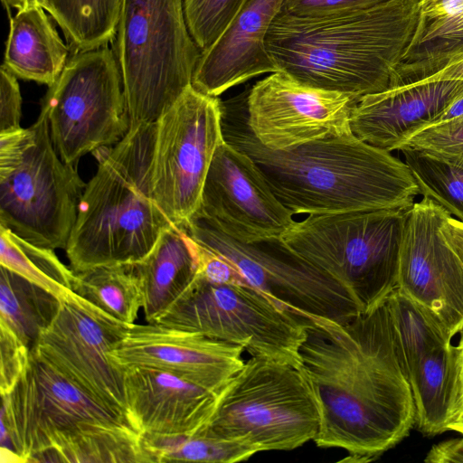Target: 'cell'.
Here are the masks:
<instances>
[{
    "label": "cell",
    "instance_id": "obj_11",
    "mask_svg": "<svg viewBox=\"0 0 463 463\" xmlns=\"http://www.w3.org/2000/svg\"><path fill=\"white\" fill-rule=\"evenodd\" d=\"M61 159L77 165L80 157L119 142L130 127L116 55L107 45L74 52L43 99Z\"/></svg>",
    "mask_w": 463,
    "mask_h": 463
},
{
    "label": "cell",
    "instance_id": "obj_16",
    "mask_svg": "<svg viewBox=\"0 0 463 463\" xmlns=\"http://www.w3.org/2000/svg\"><path fill=\"white\" fill-rule=\"evenodd\" d=\"M449 216L429 198L413 203L406 218L396 289L452 339L463 330V263L441 232Z\"/></svg>",
    "mask_w": 463,
    "mask_h": 463
},
{
    "label": "cell",
    "instance_id": "obj_28",
    "mask_svg": "<svg viewBox=\"0 0 463 463\" xmlns=\"http://www.w3.org/2000/svg\"><path fill=\"white\" fill-rule=\"evenodd\" d=\"M452 344L427 354L409 374L415 405V426L424 435L445 432L451 386Z\"/></svg>",
    "mask_w": 463,
    "mask_h": 463
},
{
    "label": "cell",
    "instance_id": "obj_32",
    "mask_svg": "<svg viewBox=\"0 0 463 463\" xmlns=\"http://www.w3.org/2000/svg\"><path fill=\"white\" fill-rule=\"evenodd\" d=\"M400 151L420 194L463 222V167L410 147H402Z\"/></svg>",
    "mask_w": 463,
    "mask_h": 463
},
{
    "label": "cell",
    "instance_id": "obj_21",
    "mask_svg": "<svg viewBox=\"0 0 463 463\" xmlns=\"http://www.w3.org/2000/svg\"><path fill=\"white\" fill-rule=\"evenodd\" d=\"M124 369L130 419L142 435H188L210 421L217 392L169 372L145 367Z\"/></svg>",
    "mask_w": 463,
    "mask_h": 463
},
{
    "label": "cell",
    "instance_id": "obj_44",
    "mask_svg": "<svg viewBox=\"0 0 463 463\" xmlns=\"http://www.w3.org/2000/svg\"><path fill=\"white\" fill-rule=\"evenodd\" d=\"M1 1L9 15H10V11L12 8H15V9H17V11H19V10H22L26 7L25 0H1Z\"/></svg>",
    "mask_w": 463,
    "mask_h": 463
},
{
    "label": "cell",
    "instance_id": "obj_35",
    "mask_svg": "<svg viewBox=\"0 0 463 463\" xmlns=\"http://www.w3.org/2000/svg\"><path fill=\"white\" fill-rule=\"evenodd\" d=\"M0 391L10 393L26 372L31 348L6 325L0 322Z\"/></svg>",
    "mask_w": 463,
    "mask_h": 463
},
{
    "label": "cell",
    "instance_id": "obj_23",
    "mask_svg": "<svg viewBox=\"0 0 463 463\" xmlns=\"http://www.w3.org/2000/svg\"><path fill=\"white\" fill-rule=\"evenodd\" d=\"M45 11L31 6L10 16L3 66L17 78L50 87L63 71L71 48Z\"/></svg>",
    "mask_w": 463,
    "mask_h": 463
},
{
    "label": "cell",
    "instance_id": "obj_14",
    "mask_svg": "<svg viewBox=\"0 0 463 463\" xmlns=\"http://www.w3.org/2000/svg\"><path fill=\"white\" fill-rule=\"evenodd\" d=\"M60 301L54 319L41 333L31 352L132 423L125 369L110 354L131 325L114 318L73 291Z\"/></svg>",
    "mask_w": 463,
    "mask_h": 463
},
{
    "label": "cell",
    "instance_id": "obj_40",
    "mask_svg": "<svg viewBox=\"0 0 463 463\" xmlns=\"http://www.w3.org/2000/svg\"><path fill=\"white\" fill-rule=\"evenodd\" d=\"M424 461L428 463H463V437L447 439L433 445Z\"/></svg>",
    "mask_w": 463,
    "mask_h": 463
},
{
    "label": "cell",
    "instance_id": "obj_38",
    "mask_svg": "<svg viewBox=\"0 0 463 463\" xmlns=\"http://www.w3.org/2000/svg\"><path fill=\"white\" fill-rule=\"evenodd\" d=\"M22 96L15 77L3 65L0 69V134L22 128Z\"/></svg>",
    "mask_w": 463,
    "mask_h": 463
},
{
    "label": "cell",
    "instance_id": "obj_5",
    "mask_svg": "<svg viewBox=\"0 0 463 463\" xmlns=\"http://www.w3.org/2000/svg\"><path fill=\"white\" fill-rule=\"evenodd\" d=\"M156 133V122L130 125L113 147L93 152L98 170L83 190L65 249L74 273L139 262L173 224L152 190Z\"/></svg>",
    "mask_w": 463,
    "mask_h": 463
},
{
    "label": "cell",
    "instance_id": "obj_9",
    "mask_svg": "<svg viewBox=\"0 0 463 463\" xmlns=\"http://www.w3.org/2000/svg\"><path fill=\"white\" fill-rule=\"evenodd\" d=\"M319 422L317 400L299 368L251 356L218 393L206 426L258 453L314 441Z\"/></svg>",
    "mask_w": 463,
    "mask_h": 463
},
{
    "label": "cell",
    "instance_id": "obj_34",
    "mask_svg": "<svg viewBox=\"0 0 463 463\" xmlns=\"http://www.w3.org/2000/svg\"><path fill=\"white\" fill-rule=\"evenodd\" d=\"M463 167V117L431 125L411 135L402 145Z\"/></svg>",
    "mask_w": 463,
    "mask_h": 463
},
{
    "label": "cell",
    "instance_id": "obj_36",
    "mask_svg": "<svg viewBox=\"0 0 463 463\" xmlns=\"http://www.w3.org/2000/svg\"><path fill=\"white\" fill-rule=\"evenodd\" d=\"M198 279L217 285L251 287L235 265L223 255L198 243Z\"/></svg>",
    "mask_w": 463,
    "mask_h": 463
},
{
    "label": "cell",
    "instance_id": "obj_29",
    "mask_svg": "<svg viewBox=\"0 0 463 463\" xmlns=\"http://www.w3.org/2000/svg\"><path fill=\"white\" fill-rule=\"evenodd\" d=\"M0 263L59 298L72 291L75 273L52 249L35 245L0 225Z\"/></svg>",
    "mask_w": 463,
    "mask_h": 463
},
{
    "label": "cell",
    "instance_id": "obj_30",
    "mask_svg": "<svg viewBox=\"0 0 463 463\" xmlns=\"http://www.w3.org/2000/svg\"><path fill=\"white\" fill-rule=\"evenodd\" d=\"M153 462L235 463L257 452L238 441L213 433L207 426L188 435H143Z\"/></svg>",
    "mask_w": 463,
    "mask_h": 463
},
{
    "label": "cell",
    "instance_id": "obj_45",
    "mask_svg": "<svg viewBox=\"0 0 463 463\" xmlns=\"http://www.w3.org/2000/svg\"><path fill=\"white\" fill-rule=\"evenodd\" d=\"M25 3H26V7L41 6L43 8H44L46 0H25Z\"/></svg>",
    "mask_w": 463,
    "mask_h": 463
},
{
    "label": "cell",
    "instance_id": "obj_8",
    "mask_svg": "<svg viewBox=\"0 0 463 463\" xmlns=\"http://www.w3.org/2000/svg\"><path fill=\"white\" fill-rule=\"evenodd\" d=\"M85 186L76 166L59 156L43 111L30 128L0 134V225L65 250Z\"/></svg>",
    "mask_w": 463,
    "mask_h": 463
},
{
    "label": "cell",
    "instance_id": "obj_2",
    "mask_svg": "<svg viewBox=\"0 0 463 463\" xmlns=\"http://www.w3.org/2000/svg\"><path fill=\"white\" fill-rule=\"evenodd\" d=\"M222 124L225 141L253 160L293 215L408 209L420 194L405 162L353 133L268 148L248 126L245 97L222 101Z\"/></svg>",
    "mask_w": 463,
    "mask_h": 463
},
{
    "label": "cell",
    "instance_id": "obj_37",
    "mask_svg": "<svg viewBox=\"0 0 463 463\" xmlns=\"http://www.w3.org/2000/svg\"><path fill=\"white\" fill-rule=\"evenodd\" d=\"M389 0H285L282 11L287 14L317 17L364 9Z\"/></svg>",
    "mask_w": 463,
    "mask_h": 463
},
{
    "label": "cell",
    "instance_id": "obj_13",
    "mask_svg": "<svg viewBox=\"0 0 463 463\" xmlns=\"http://www.w3.org/2000/svg\"><path fill=\"white\" fill-rule=\"evenodd\" d=\"M156 123L153 194L168 220L184 226L200 207L213 155L224 141L222 100L191 85Z\"/></svg>",
    "mask_w": 463,
    "mask_h": 463
},
{
    "label": "cell",
    "instance_id": "obj_41",
    "mask_svg": "<svg viewBox=\"0 0 463 463\" xmlns=\"http://www.w3.org/2000/svg\"><path fill=\"white\" fill-rule=\"evenodd\" d=\"M441 232L463 263V222L449 216L443 222Z\"/></svg>",
    "mask_w": 463,
    "mask_h": 463
},
{
    "label": "cell",
    "instance_id": "obj_22",
    "mask_svg": "<svg viewBox=\"0 0 463 463\" xmlns=\"http://www.w3.org/2000/svg\"><path fill=\"white\" fill-rule=\"evenodd\" d=\"M134 266L141 282L146 321L156 323L196 279L197 243L184 227L171 224Z\"/></svg>",
    "mask_w": 463,
    "mask_h": 463
},
{
    "label": "cell",
    "instance_id": "obj_25",
    "mask_svg": "<svg viewBox=\"0 0 463 463\" xmlns=\"http://www.w3.org/2000/svg\"><path fill=\"white\" fill-rule=\"evenodd\" d=\"M60 298L13 270L0 268V322L30 348L54 319Z\"/></svg>",
    "mask_w": 463,
    "mask_h": 463
},
{
    "label": "cell",
    "instance_id": "obj_43",
    "mask_svg": "<svg viewBox=\"0 0 463 463\" xmlns=\"http://www.w3.org/2000/svg\"><path fill=\"white\" fill-rule=\"evenodd\" d=\"M463 117V93L455 99L430 125H436L453 118ZM429 127V126H428Z\"/></svg>",
    "mask_w": 463,
    "mask_h": 463
},
{
    "label": "cell",
    "instance_id": "obj_26",
    "mask_svg": "<svg viewBox=\"0 0 463 463\" xmlns=\"http://www.w3.org/2000/svg\"><path fill=\"white\" fill-rule=\"evenodd\" d=\"M72 291L128 325L135 324L143 307L141 282L134 263L98 266L75 273Z\"/></svg>",
    "mask_w": 463,
    "mask_h": 463
},
{
    "label": "cell",
    "instance_id": "obj_6",
    "mask_svg": "<svg viewBox=\"0 0 463 463\" xmlns=\"http://www.w3.org/2000/svg\"><path fill=\"white\" fill-rule=\"evenodd\" d=\"M411 208L308 214L281 238L338 281L362 313H367L383 305L397 288Z\"/></svg>",
    "mask_w": 463,
    "mask_h": 463
},
{
    "label": "cell",
    "instance_id": "obj_24",
    "mask_svg": "<svg viewBox=\"0 0 463 463\" xmlns=\"http://www.w3.org/2000/svg\"><path fill=\"white\" fill-rule=\"evenodd\" d=\"M438 14L432 18L420 16L390 87L420 81L463 59V0L446 1Z\"/></svg>",
    "mask_w": 463,
    "mask_h": 463
},
{
    "label": "cell",
    "instance_id": "obj_3",
    "mask_svg": "<svg viewBox=\"0 0 463 463\" xmlns=\"http://www.w3.org/2000/svg\"><path fill=\"white\" fill-rule=\"evenodd\" d=\"M420 14V0H389L317 17L281 11L269 27L266 49L277 71L360 99L390 87Z\"/></svg>",
    "mask_w": 463,
    "mask_h": 463
},
{
    "label": "cell",
    "instance_id": "obj_39",
    "mask_svg": "<svg viewBox=\"0 0 463 463\" xmlns=\"http://www.w3.org/2000/svg\"><path fill=\"white\" fill-rule=\"evenodd\" d=\"M453 347L451 386L448 407L446 431H456L463 436V330Z\"/></svg>",
    "mask_w": 463,
    "mask_h": 463
},
{
    "label": "cell",
    "instance_id": "obj_4",
    "mask_svg": "<svg viewBox=\"0 0 463 463\" xmlns=\"http://www.w3.org/2000/svg\"><path fill=\"white\" fill-rule=\"evenodd\" d=\"M1 427L22 462L152 463L143 435L31 352Z\"/></svg>",
    "mask_w": 463,
    "mask_h": 463
},
{
    "label": "cell",
    "instance_id": "obj_33",
    "mask_svg": "<svg viewBox=\"0 0 463 463\" xmlns=\"http://www.w3.org/2000/svg\"><path fill=\"white\" fill-rule=\"evenodd\" d=\"M246 0H183L189 33L201 50L212 47Z\"/></svg>",
    "mask_w": 463,
    "mask_h": 463
},
{
    "label": "cell",
    "instance_id": "obj_19",
    "mask_svg": "<svg viewBox=\"0 0 463 463\" xmlns=\"http://www.w3.org/2000/svg\"><path fill=\"white\" fill-rule=\"evenodd\" d=\"M463 93V80L418 81L361 97L352 110L351 132L376 148L392 152L430 126Z\"/></svg>",
    "mask_w": 463,
    "mask_h": 463
},
{
    "label": "cell",
    "instance_id": "obj_1",
    "mask_svg": "<svg viewBox=\"0 0 463 463\" xmlns=\"http://www.w3.org/2000/svg\"><path fill=\"white\" fill-rule=\"evenodd\" d=\"M300 370L317 400L320 448L371 461L415 426V405L386 302L345 321L302 315Z\"/></svg>",
    "mask_w": 463,
    "mask_h": 463
},
{
    "label": "cell",
    "instance_id": "obj_18",
    "mask_svg": "<svg viewBox=\"0 0 463 463\" xmlns=\"http://www.w3.org/2000/svg\"><path fill=\"white\" fill-rule=\"evenodd\" d=\"M243 351L198 333L146 323L131 325L110 354L123 368L169 372L219 393L244 365Z\"/></svg>",
    "mask_w": 463,
    "mask_h": 463
},
{
    "label": "cell",
    "instance_id": "obj_46",
    "mask_svg": "<svg viewBox=\"0 0 463 463\" xmlns=\"http://www.w3.org/2000/svg\"><path fill=\"white\" fill-rule=\"evenodd\" d=\"M420 2L426 1V0H420Z\"/></svg>",
    "mask_w": 463,
    "mask_h": 463
},
{
    "label": "cell",
    "instance_id": "obj_17",
    "mask_svg": "<svg viewBox=\"0 0 463 463\" xmlns=\"http://www.w3.org/2000/svg\"><path fill=\"white\" fill-rule=\"evenodd\" d=\"M196 213L243 242L282 237L296 222L253 160L225 139L213 155Z\"/></svg>",
    "mask_w": 463,
    "mask_h": 463
},
{
    "label": "cell",
    "instance_id": "obj_27",
    "mask_svg": "<svg viewBox=\"0 0 463 463\" xmlns=\"http://www.w3.org/2000/svg\"><path fill=\"white\" fill-rule=\"evenodd\" d=\"M121 4L122 0H46L44 9L74 53L112 43Z\"/></svg>",
    "mask_w": 463,
    "mask_h": 463
},
{
    "label": "cell",
    "instance_id": "obj_7",
    "mask_svg": "<svg viewBox=\"0 0 463 463\" xmlns=\"http://www.w3.org/2000/svg\"><path fill=\"white\" fill-rule=\"evenodd\" d=\"M112 43L130 125L156 122L192 85L202 52L183 0H122Z\"/></svg>",
    "mask_w": 463,
    "mask_h": 463
},
{
    "label": "cell",
    "instance_id": "obj_42",
    "mask_svg": "<svg viewBox=\"0 0 463 463\" xmlns=\"http://www.w3.org/2000/svg\"><path fill=\"white\" fill-rule=\"evenodd\" d=\"M463 80V59L451 63L420 81Z\"/></svg>",
    "mask_w": 463,
    "mask_h": 463
},
{
    "label": "cell",
    "instance_id": "obj_47",
    "mask_svg": "<svg viewBox=\"0 0 463 463\" xmlns=\"http://www.w3.org/2000/svg\"><path fill=\"white\" fill-rule=\"evenodd\" d=\"M424 2V1H423Z\"/></svg>",
    "mask_w": 463,
    "mask_h": 463
},
{
    "label": "cell",
    "instance_id": "obj_20",
    "mask_svg": "<svg viewBox=\"0 0 463 463\" xmlns=\"http://www.w3.org/2000/svg\"><path fill=\"white\" fill-rule=\"evenodd\" d=\"M285 0H246L222 35L197 61L192 86L218 97L267 72H276L265 40Z\"/></svg>",
    "mask_w": 463,
    "mask_h": 463
},
{
    "label": "cell",
    "instance_id": "obj_10",
    "mask_svg": "<svg viewBox=\"0 0 463 463\" xmlns=\"http://www.w3.org/2000/svg\"><path fill=\"white\" fill-rule=\"evenodd\" d=\"M300 368L307 321L257 288L194 279L156 322Z\"/></svg>",
    "mask_w": 463,
    "mask_h": 463
},
{
    "label": "cell",
    "instance_id": "obj_12",
    "mask_svg": "<svg viewBox=\"0 0 463 463\" xmlns=\"http://www.w3.org/2000/svg\"><path fill=\"white\" fill-rule=\"evenodd\" d=\"M182 227L195 241L230 260L251 287L297 316L345 322L362 313L338 281L295 252L281 237L243 242L199 213Z\"/></svg>",
    "mask_w": 463,
    "mask_h": 463
},
{
    "label": "cell",
    "instance_id": "obj_31",
    "mask_svg": "<svg viewBox=\"0 0 463 463\" xmlns=\"http://www.w3.org/2000/svg\"><path fill=\"white\" fill-rule=\"evenodd\" d=\"M386 304L409 378L420 360L437 348L451 344L452 339L430 315L397 289Z\"/></svg>",
    "mask_w": 463,
    "mask_h": 463
},
{
    "label": "cell",
    "instance_id": "obj_15",
    "mask_svg": "<svg viewBox=\"0 0 463 463\" xmlns=\"http://www.w3.org/2000/svg\"><path fill=\"white\" fill-rule=\"evenodd\" d=\"M359 98L302 84L276 71L257 81L245 97L248 126L266 147L285 150L347 135Z\"/></svg>",
    "mask_w": 463,
    "mask_h": 463
}]
</instances>
